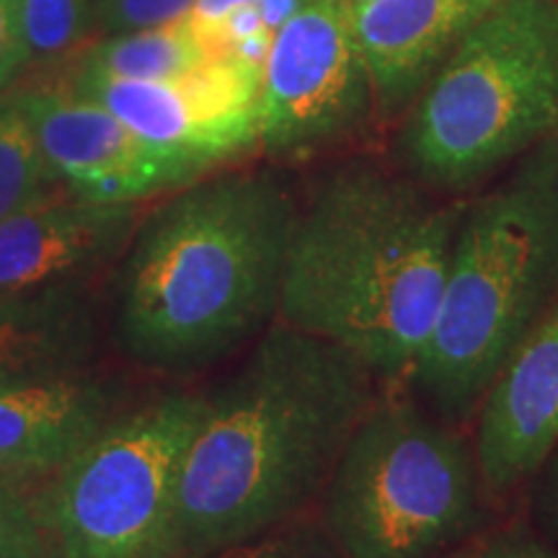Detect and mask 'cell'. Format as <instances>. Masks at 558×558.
Instances as JSON below:
<instances>
[{
    "instance_id": "6da1fadb",
    "label": "cell",
    "mask_w": 558,
    "mask_h": 558,
    "mask_svg": "<svg viewBox=\"0 0 558 558\" xmlns=\"http://www.w3.org/2000/svg\"><path fill=\"white\" fill-rule=\"evenodd\" d=\"M380 378L331 341L275 320L207 396L181 469L173 558L288 525L324 494Z\"/></svg>"
},
{
    "instance_id": "7a4b0ae2",
    "label": "cell",
    "mask_w": 558,
    "mask_h": 558,
    "mask_svg": "<svg viewBox=\"0 0 558 558\" xmlns=\"http://www.w3.org/2000/svg\"><path fill=\"white\" fill-rule=\"evenodd\" d=\"M298 197L269 169L205 177L137 222L117 288V339L137 365H213L277 320Z\"/></svg>"
},
{
    "instance_id": "3957f363",
    "label": "cell",
    "mask_w": 558,
    "mask_h": 558,
    "mask_svg": "<svg viewBox=\"0 0 558 558\" xmlns=\"http://www.w3.org/2000/svg\"><path fill=\"white\" fill-rule=\"evenodd\" d=\"M460 213L373 160L324 173L298 209L277 320L347 349L380 383L409 378L435 326Z\"/></svg>"
},
{
    "instance_id": "277c9868",
    "label": "cell",
    "mask_w": 558,
    "mask_h": 558,
    "mask_svg": "<svg viewBox=\"0 0 558 558\" xmlns=\"http://www.w3.org/2000/svg\"><path fill=\"white\" fill-rule=\"evenodd\" d=\"M558 300V132L460 213L448 279L409 380L460 424Z\"/></svg>"
},
{
    "instance_id": "5b68a950",
    "label": "cell",
    "mask_w": 558,
    "mask_h": 558,
    "mask_svg": "<svg viewBox=\"0 0 558 558\" xmlns=\"http://www.w3.org/2000/svg\"><path fill=\"white\" fill-rule=\"evenodd\" d=\"M558 132V0H499L414 101L411 177L460 192Z\"/></svg>"
},
{
    "instance_id": "8992f818",
    "label": "cell",
    "mask_w": 558,
    "mask_h": 558,
    "mask_svg": "<svg viewBox=\"0 0 558 558\" xmlns=\"http://www.w3.org/2000/svg\"><path fill=\"white\" fill-rule=\"evenodd\" d=\"M476 452L411 396H378L349 437L320 525L344 558H432L481 514Z\"/></svg>"
},
{
    "instance_id": "52a82bcc",
    "label": "cell",
    "mask_w": 558,
    "mask_h": 558,
    "mask_svg": "<svg viewBox=\"0 0 558 558\" xmlns=\"http://www.w3.org/2000/svg\"><path fill=\"white\" fill-rule=\"evenodd\" d=\"M205 407L169 390L124 409L32 486L45 558H173L179 478Z\"/></svg>"
},
{
    "instance_id": "ba28073f",
    "label": "cell",
    "mask_w": 558,
    "mask_h": 558,
    "mask_svg": "<svg viewBox=\"0 0 558 558\" xmlns=\"http://www.w3.org/2000/svg\"><path fill=\"white\" fill-rule=\"evenodd\" d=\"M373 75L347 0H305L279 26L264 65L259 148L305 160L357 137L373 120Z\"/></svg>"
},
{
    "instance_id": "9c48e42d",
    "label": "cell",
    "mask_w": 558,
    "mask_h": 558,
    "mask_svg": "<svg viewBox=\"0 0 558 558\" xmlns=\"http://www.w3.org/2000/svg\"><path fill=\"white\" fill-rule=\"evenodd\" d=\"M264 68L226 54L171 81H124L73 68L65 86L101 104L194 181L259 148Z\"/></svg>"
},
{
    "instance_id": "30bf717a",
    "label": "cell",
    "mask_w": 558,
    "mask_h": 558,
    "mask_svg": "<svg viewBox=\"0 0 558 558\" xmlns=\"http://www.w3.org/2000/svg\"><path fill=\"white\" fill-rule=\"evenodd\" d=\"M29 120L41 156L62 186L99 205H137L156 192L181 190L194 179L150 148L101 104L62 88L13 96Z\"/></svg>"
},
{
    "instance_id": "8fae6325",
    "label": "cell",
    "mask_w": 558,
    "mask_h": 558,
    "mask_svg": "<svg viewBox=\"0 0 558 558\" xmlns=\"http://www.w3.org/2000/svg\"><path fill=\"white\" fill-rule=\"evenodd\" d=\"M135 228V205H99L60 186L0 220V295L88 290L122 259Z\"/></svg>"
},
{
    "instance_id": "7c38bea8",
    "label": "cell",
    "mask_w": 558,
    "mask_h": 558,
    "mask_svg": "<svg viewBox=\"0 0 558 558\" xmlns=\"http://www.w3.org/2000/svg\"><path fill=\"white\" fill-rule=\"evenodd\" d=\"M558 442V300L501 367L478 407L476 463L505 494L550 458Z\"/></svg>"
},
{
    "instance_id": "4fadbf2b",
    "label": "cell",
    "mask_w": 558,
    "mask_h": 558,
    "mask_svg": "<svg viewBox=\"0 0 558 558\" xmlns=\"http://www.w3.org/2000/svg\"><path fill=\"white\" fill-rule=\"evenodd\" d=\"M124 409L122 383L90 369L0 386V481L37 486Z\"/></svg>"
},
{
    "instance_id": "5bb4252c",
    "label": "cell",
    "mask_w": 558,
    "mask_h": 558,
    "mask_svg": "<svg viewBox=\"0 0 558 558\" xmlns=\"http://www.w3.org/2000/svg\"><path fill=\"white\" fill-rule=\"evenodd\" d=\"M499 0H365L352 9L360 50L386 117L409 109Z\"/></svg>"
},
{
    "instance_id": "9a60e30c",
    "label": "cell",
    "mask_w": 558,
    "mask_h": 558,
    "mask_svg": "<svg viewBox=\"0 0 558 558\" xmlns=\"http://www.w3.org/2000/svg\"><path fill=\"white\" fill-rule=\"evenodd\" d=\"M96 344L88 290L0 295V386L83 373Z\"/></svg>"
},
{
    "instance_id": "2e32d148",
    "label": "cell",
    "mask_w": 558,
    "mask_h": 558,
    "mask_svg": "<svg viewBox=\"0 0 558 558\" xmlns=\"http://www.w3.org/2000/svg\"><path fill=\"white\" fill-rule=\"evenodd\" d=\"M207 60L186 16L169 24L117 34L78 54L75 68L124 81H171Z\"/></svg>"
},
{
    "instance_id": "e0dca14e",
    "label": "cell",
    "mask_w": 558,
    "mask_h": 558,
    "mask_svg": "<svg viewBox=\"0 0 558 558\" xmlns=\"http://www.w3.org/2000/svg\"><path fill=\"white\" fill-rule=\"evenodd\" d=\"M60 186L16 99L0 101V220Z\"/></svg>"
},
{
    "instance_id": "ac0fdd59",
    "label": "cell",
    "mask_w": 558,
    "mask_h": 558,
    "mask_svg": "<svg viewBox=\"0 0 558 558\" xmlns=\"http://www.w3.org/2000/svg\"><path fill=\"white\" fill-rule=\"evenodd\" d=\"M99 0H24L29 65L58 62L96 29Z\"/></svg>"
},
{
    "instance_id": "d6986e66",
    "label": "cell",
    "mask_w": 558,
    "mask_h": 558,
    "mask_svg": "<svg viewBox=\"0 0 558 558\" xmlns=\"http://www.w3.org/2000/svg\"><path fill=\"white\" fill-rule=\"evenodd\" d=\"M205 558H344L320 522L292 520L256 538L220 548Z\"/></svg>"
},
{
    "instance_id": "ffe728a7",
    "label": "cell",
    "mask_w": 558,
    "mask_h": 558,
    "mask_svg": "<svg viewBox=\"0 0 558 558\" xmlns=\"http://www.w3.org/2000/svg\"><path fill=\"white\" fill-rule=\"evenodd\" d=\"M0 558H45L29 488L0 481Z\"/></svg>"
},
{
    "instance_id": "44dd1931",
    "label": "cell",
    "mask_w": 558,
    "mask_h": 558,
    "mask_svg": "<svg viewBox=\"0 0 558 558\" xmlns=\"http://www.w3.org/2000/svg\"><path fill=\"white\" fill-rule=\"evenodd\" d=\"M197 0H99L96 32L128 34L169 24L190 13Z\"/></svg>"
},
{
    "instance_id": "7402d4cb",
    "label": "cell",
    "mask_w": 558,
    "mask_h": 558,
    "mask_svg": "<svg viewBox=\"0 0 558 558\" xmlns=\"http://www.w3.org/2000/svg\"><path fill=\"white\" fill-rule=\"evenodd\" d=\"M29 68L24 0H0V94Z\"/></svg>"
},
{
    "instance_id": "603a6c76",
    "label": "cell",
    "mask_w": 558,
    "mask_h": 558,
    "mask_svg": "<svg viewBox=\"0 0 558 558\" xmlns=\"http://www.w3.org/2000/svg\"><path fill=\"white\" fill-rule=\"evenodd\" d=\"M248 3H259V0H197V3L190 9V13H186V21H190L194 34H197L199 39L213 29H218L222 19H226L230 11L241 9V5H248Z\"/></svg>"
},
{
    "instance_id": "cb8c5ba5",
    "label": "cell",
    "mask_w": 558,
    "mask_h": 558,
    "mask_svg": "<svg viewBox=\"0 0 558 558\" xmlns=\"http://www.w3.org/2000/svg\"><path fill=\"white\" fill-rule=\"evenodd\" d=\"M473 558H558V554L527 538H501Z\"/></svg>"
},
{
    "instance_id": "d4e9b609",
    "label": "cell",
    "mask_w": 558,
    "mask_h": 558,
    "mask_svg": "<svg viewBox=\"0 0 558 558\" xmlns=\"http://www.w3.org/2000/svg\"><path fill=\"white\" fill-rule=\"evenodd\" d=\"M303 3L305 0H259L264 24H267L271 32H277Z\"/></svg>"
},
{
    "instance_id": "484cf974",
    "label": "cell",
    "mask_w": 558,
    "mask_h": 558,
    "mask_svg": "<svg viewBox=\"0 0 558 558\" xmlns=\"http://www.w3.org/2000/svg\"><path fill=\"white\" fill-rule=\"evenodd\" d=\"M550 456H554V465H550V478H548V514H550V522H554V527L558 530V442Z\"/></svg>"
},
{
    "instance_id": "4316f807",
    "label": "cell",
    "mask_w": 558,
    "mask_h": 558,
    "mask_svg": "<svg viewBox=\"0 0 558 558\" xmlns=\"http://www.w3.org/2000/svg\"><path fill=\"white\" fill-rule=\"evenodd\" d=\"M347 3H349V5H352V9H354V5H360V3H365V0H347Z\"/></svg>"
}]
</instances>
